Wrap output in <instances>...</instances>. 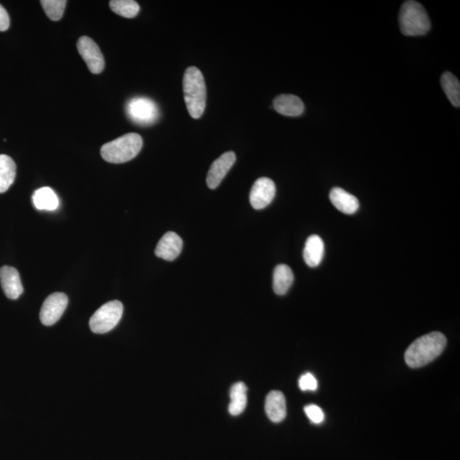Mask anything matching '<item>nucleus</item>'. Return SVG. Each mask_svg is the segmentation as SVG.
I'll return each mask as SVG.
<instances>
[{
    "label": "nucleus",
    "mask_w": 460,
    "mask_h": 460,
    "mask_svg": "<svg viewBox=\"0 0 460 460\" xmlns=\"http://www.w3.org/2000/svg\"><path fill=\"white\" fill-rule=\"evenodd\" d=\"M68 303V296L63 292H55L45 300L40 318L45 326H52L60 320Z\"/></svg>",
    "instance_id": "6e6552de"
},
{
    "label": "nucleus",
    "mask_w": 460,
    "mask_h": 460,
    "mask_svg": "<svg viewBox=\"0 0 460 460\" xmlns=\"http://www.w3.org/2000/svg\"><path fill=\"white\" fill-rule=\"evenodd\" d=\"M441 84L445 94L456 108L460 106V85L459 81L455 76L450 72H446L441 78Z\"/></svg>",
    "instance_id": "412c9836"
},
{
    "label": "nucleus",
    "mask_w": 460,
    "mask_h": 460,
    "mask_svg": "<svg viewBox=\"0 0 460 460\" xmlns=\"http://www.w3.org/2000/svg\"><path fill=\"white\" fill-rule=\"evenodd\" d=\"M276 184L268 177H261L255 182L250 193V203L254 209L261 210L272 203L276 196Z\"/></svg>",
    "instance_id": "1a4fd4ad"
},
{
    "label": "nucleus",
    "mask_w": 460,
    "mask_h": 460,
    "mask_svg": "<svg viewBox=\"0 0 460 460\" xmlns=\"http://www.w3.org/2000/svg\"><path fill=\"white\" fill-rule=\"evenodd\" d=\"M122 303L115 300L104 304L90 320V328L94 333L104 334L115 328L122 317Z\"/></svg>",
    "instance_id": "39448f33"
},
{
    "label": "nucleus",
    "mask_w": 460,
    "mask_h": 460,
    "mask_svg": "<svg viewBox=\"0 0 460 460\" xmlns=\"http://www.w3.org/2000/svg\"><path fill=\"white\" fill-rule=\"evenodd\" d=\"M184 93L186 106L193 119L203 116L206 108L207 88L203 73L196 67H189L184 76Z\"/></svg>",
    "instance_id": "f03ea898"
},
{
    "label": "nucleus",
    "mask_w": 460,
    "mask_h": 460,
    "mask_svg": "<svg viewBox=\"0 0 460 460\" xmlns=\"http://www.w3.org/2000/svg\"><path fill=\"white\" fill-rule=\"evenodd\" d=\"M182 249V239L174 232H167L159 241L154 253L166 261H173L180 256Z\"/></svg>",
    "instance_id": "f8f14e48"
},
{
    "label": "nucleus",
    "mask_w": 460,
    "mask_h": 460,
    "mask_svg": "<svg viewBox=\"0 0 460 460\" xmlns=\"http://www.w3.org/2000/svg\"><path fill=\"white\" fill-rule=\"evenodd\" d=\"M235 161H237V157H235L234 152H227L218 159H216L212 163L207 174V182L208 187L212 189L218 188L227 173L230 172Z\"/></svg>",
    "instance_id": "9d476101"
},
{
    "label": "nucleus",
    "mask_w": 460,
    "mask_h": 460,
    "mask_svg": "<svg viewBox=\"0 0 460 460\" xmlns=\"http://www.w3.org/2000/svg\"><path fill=\"white\" fill-rule=\"evenodd\" d=\"M113 13L125 18H133L138 14L140 6L133 0H112L109 3Z\"/></svg>",
    "instance_id": "4be33fe9"
},
{
    "label": "nucleus",
    "mask_w": 460,
    "mask_h": 460,
    "mask_svg": "<svg viewBox=\"0 0 460 460\" xmlns=\"http://www.w3.org/2000/svg\"><path fill=\"white\" fill-rule=\"evenodd\" d=\"M0 283L3 292L10 299H17L24 294L20 275L16 269L10 266H3L0 268Z\"/></svg>",
    "instance_id": "9b49d317"
},
{
    "label": "nucleus",
    "mask_w": 460,
    "mask_h": 460,
    "mask_svg": "<svg viewBox=\"0 0 460 460\" xmlns=\"http://www.w3.org/2000/svg\"><path fill=\"white\" fill-rule=\"evenodd\" d=\"M273 108L280 115L285 116H299L304 111V104L301 99L294 95H280L273 101Z\"/></svg>",
    "instance_id": "2eb2a0df"
},
{
    "label": "nucleus",
    "mask_w": 460,
    "mask_h": 460,
    "mask_svg": "<svg viewBox=\"0 0 460 460\" xmlns=\"http://www.w3.org/2000/svg\"><path fill=\"white\" fill-rule=\"evenodd\" d=\"M299 385L303 391H314L317 389L318 383L314 375L306 374L299 379Z\"/></svg>",
    "instance_id": "393cba45"
},
{
    "label": "nucleus",
    "mask_w": 460,
    "mask_h": 460,
    "mask_svg": "<svg viewBox=\"0 0 460 460\" xmlns=\"http://www.w3.org/2000/svg\"><path fill=\"white\" fill-rule=\"evenodd\" d=\"M304 412L310 421L315 424H320L324 420V413L320 406L314 404L308 405L304 408Z\"/></svg>",
    "instance_id": "b1692460"
},
{
    "label": "nucleus",
    "mask_w": 460,
    "mask_h": 460,
    "mask_svg": "<svg viewBox=\"0 0 460 460\" xmlns=\"http://www.w3.org/2000/svg\"><path fill=\"white\" fill-rule=\"evenodd\" d=\"M330 200L338 211L344 214H356L360 207L358 199L341 188H333L331 190Z\"/></svg>",
    "instance_id": "4468645a"
},
{
    "label": "nucleus",
    "mask_w": 460,
    "mask_h": 460,
    "mask_svg": "<svg viewBox=\"0 0 460 460\" xmlns=\"http://www.w3.org/2000/svg\"><path fill=\"white\" fill-rule=\"evenodd\" d=\"M33 203L38 210L55 211L59 207V199L51 188L44 187L33 193Z\"/></svg>",
    "instance_id": "a211bd4d"
},
{
    "label": "nucleus",
    "mask_w": 460,
    "mask_h": 460,
    "mask_svg": "<svg viewBox=\"0 0 460 460\" xmlns=\"http://www.w3.org/2000/svg\"><path fill=\"white\" fill-rule=\"evenodd\" d=\"M294 273L286 264L277 265L273 277V288L276 294L285 295L294 283Z\"/></svg>",
    "instance_id": "f3484780"
},
{
    "label": "nucleus",
    "mask_w": 460,
    "mask_h": 460,
    "mask_svg": "<svg viewBox=\"0 0 460 460\" xmlns=\"http://www.w3.org/2000/svg\"><path fill=\"white\" fill-rule=\"evenodd\" d=\"M265 412L273 423H279L287 416L286 398L283 392L273 390L266 397Z\"/></svg>",
    "instance_id": "ddd939ff"
},
{
    "label": "nucleus",
    "mask_w": 460,
    "mask_h": 460,
    "mask_svg": "<svg viewBox=\"0 0 460 460\" xmlns=\"http://www.w3.org/2000/svg\"><path fill=\"white\" fill-rule=\"evenodd\" d=\"M447 338L440 332L425 334L409 346L405 353V360L410 367L425 366L444 351Z\"/></svg>",
    "instance_id": "f257e3e1"
},
{
    "label": "nucleus",
    "mask_w": 460,
    "mask_h": 460,
    "mask_svg": "<svg viewBox=\"0 0 460 460\" xmlns=\"http://www.w3.org/2000/svg\"><path fill=\"white\" fill-rule=\"evenodd\" d=\"M229 412L231 415L237 416L244 412L247 404V387L243 382L235 383L230 390Z\"/></svg>",
    "instance_id": "6ab92c4d"
},
{
    "label": "nucleus",
    "mask_w": 460,
    "mask_h": 460,
    "mask_svg": "<svg viewBox=\"0 0 460 460\" xmlns=\"http://www.w3.org/2000/svg\"><path fill=\"white\" fill-rule=\"evenodd\" d=\"M401 31L406 36L424 35L431 29L427 10L416 1H406L399 14Z\"/></svg>",
    "instance_id": "20e7f679"
},
{
    "label": "nucleus",
    "mask_w": 460,
    "mask_h": 460,
    "mask_svg": "<svg viewBox=\"0 0 460 460\" xmlns=\"http://www.w3.org/2000/svg\"><path fill=\"white\" fill-rule=\"evenodd\" d=\"M10 26V17L7 11L0 5V32L6 31Z\"/></svg>",
    "instance_id": "a878e982"
},
{
    "label": "nucleus",
    "mask_w": 460,
    "mask_h": 460,
    "mask_svg": "<svg viewBox=\"0 0 460 460\" xmlns=\"http://www.w3.org/2000/svg\"><path fill=\"white\" fill-rule=\"evenodd\" d=\"M127 113L133 122L142 125L154 124L159 115L157 104L146 97L131 99L127 102Z\"/></svg>",
    "instance_id": "423d86ee"
},
{
    "label": "nucleus",
    "mask_w": 460,
    "mask_h": 460,
    "mask_svg": "<svg viewBox=\"0 0 460 460\" xmlns=\"http://www.w3.org/2000/svg\"><path fill=\"white\" fill-rule=\"evenodd\" d=\"M142 136L138 133H128L101 148L102 157L113 164L130 161L139 154L143 148Z\"/></svg>",
    "instance_id": "7ed1b4c3"
},
{
    "label": "nucleus",
    "mask_w": 460,
    "mask_h": 460,
    "mask_svg": "<svg viewBox=\"0 0 460 460\" xmlns=\"http://www.w3.org/2000/svg\"><path fill=\"white\" fill-rule=\"evenodd\" d=\"M17 166L8 155L0 154V193H5L16 178Z\"/></svg>",
    "instance_id": "aec40b11"
},
{
    "label": "nucleus",
    "mask_w": 460,
    "mask_h": 460,
    "mask_svg": "<svg viewBox=\"0 0 460 460\" xmlns=\"http://www.w3.org/2000/svg\"><path fill=\"white\" fill-rule=\"evenodd\" d=\"M45 14L52 21H58L63 17L67 5L65 0H42L40 1Z\"/></svg>",
    "instance_id": "5701e85b"
},
{
    "label": "nucleus",
    "mask_w": 460,
    "mask_h": 460,
    "mask_svg": "<svg viewBox=\"0 0 460 460\" xmlns=\"http://www.w3.org/2000/svg\"><path fill=\"white\" fill-rule=\"evenodd\" d=\"M77 48L79 55L85 61L91 73L94 74L102 73L104 70L105 61L96 42L90 37L82 36L78 40Z\"/></svg>",
    "instance_id": "0eeeda50"
},
{
    "label": "nucleus",
    "mask_w": 460,
    "mask_h": 460,
    "mask_svg": "<svg viewBox=\"0 0 460 460\" xmlns=\"http://www.w3.org/2000/svg\"><path fill=\"white\" fill-rule=\"evenodd\" d=\"M325 246L322 239L318 235H311L307 239L303 250V258L307 265L311 268L317 267L324 256Z\"/></svg>",
    "instance_id": "dca6fc26"
}]
</instances>
